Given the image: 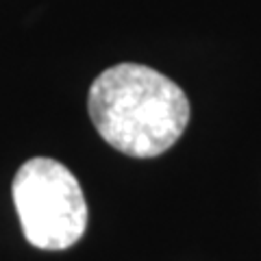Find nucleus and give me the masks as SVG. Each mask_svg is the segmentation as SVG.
I'll list each match as a JSON object with an SVG mask.
<instances>
[{"label": "nucleus", "mask_w": 261, "mask_h": 261, "mask_svg": "<svg viewBox=\"0 0 261 261\" xmlns=\"http://www.w3.org/2000/svg\"><path fill=\"white\" fill-rule=\"evenodd\" d=\"M87 109L98 135L137 159L170 150L190 124V100L172 79L140 63H118L89 87Z\"/></svg>", "instance_id": "f257e3e1"}, {"label": "nucleus", "mask_w": 261, "mask_h": 261, "mask_svg": "<svg viewBox=\"0 0 261 261\" xmlns=\"http://www.w3.org/2000/svg\"><path fill=\"white\" fill-rule=\"evenodd\" d=\"M13 202L22 233L42 250H65L83 238L87 202L76 176L63 163L33 157L13 178Z\"/></svg>", "instance_id": "f03ea898"}]
</instances>
